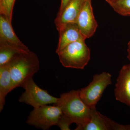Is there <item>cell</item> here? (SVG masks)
<instances>
[{
    "label": "cell",
    "instance_id": "8992f818",
    "mask_svg": "<svg viewBox=\"0 0 130 130\" xmlns=\"http://www.w3.org/2000/svg\"><path fill=\"white\" fill-rule=\"evenodd\" d=\"M25 91L19 98V101L30 105L34 108L49 104H55L58 98L50 94L47 90L38 86L32 77L28 79L23 85Z\"/></svg>",
    "mask_w": 130,
    "mask_h": 130
},
{
    "label": "cell",
    "instance_id": "8fae6325",
    "mask_svg": "<svg viewBox=\"0 0 130 130\" xmlns=\"http://www.w3.org/2000/svg\"><path fill=\"white\" fill-rule=\"evenodd\" d=\"M57 30L59 32V39L56 53L70 43L79 40H86L81 34L77 23L65 24Z\"/></svg>",
    "mask_w": 130,
    "mask_h": 130
},
{
    "label": "cell",
    "instance_id": "3957f363",
    "mask_svg": "<svg viewBox=\"0 0 130 130\" xmlns=\"http://www.w3.org/2000/svg\"><path fill=\"white\" fill-rule=\"evenodd\" d=\"M85 40L70 43L57 53L64 67L83 70L87 66L90 59V51Z\"/></svg>",
    "mask_w": 130,
    "mask_h": 130
},
{
    "label": "cell",
    "instance_id": "e0dca14e",
    "mask_svg": "<svg viewBox=\"0 0 130 130\" xmlns=\"http://www.w3.org/2000/svg\"><path fill=\"white\" fill-rule=\"evenodd\" d=\"M73 123L71 119L63 113L59 119L56 126H59L61 130H71L70 126Z\"/></svg>",
    "mask_w": 130,
    "mask_h": 130
},
{
    "label": "cell",
    "instance_id": "2e32d148",
    "mask_svg": "<svg viewBox=\"0 0 130 130\" xmlns=\"http://www.w3.org/2000/svg\"><path fill=\"white\" fill-rule=\"evenodd\" d=\"M15 0H0V14L12 21L13 9Z\"/></svg>",
    "mask_w": 130,
    "mask_h": 130
},
{
    "label": "cell",
    "instance_id": "6da1fadb",
    "mask_svg": "<svg viewBox=\"0 0 130 130\" xmlns=\"http://www.w3.org/2000/svg\"><path fill=\"white\" fill-rule=\"evenodd\" d=\"M60 107L63 113L71 119L77 125H82L90 119L93 108L86 105L80 95V90L63 93L54 105Z\"/></svg>",
    "mask_w": 130,
    "mask_h": 130
},
{
    "label": "cell",
    "instance_id": "9c48e42d",
    "mask_svg": "<svg viewBox=\"0 0 130 130\" xmlns=\"http://www.w3.org/2000/svg\"><path fill=\"white\" fill-rule=\"evenodd\" d=\"M114 95L117 101L130 106V64L123 66L120 70Z\"/></svg>",
    "mask_w": 130,
    "mask_h": 130
},
{
    "label": "cell",
    "instance_id": "d6986e66",
    "mask_svg": "<svg viewBox=\"0 0 130 130\" xmlns=\"http://www.w3.org/2000/svg\"><path fill=\"white\" fill-rule=\"evenodd\" d=\"M70 1L71 0H61L59 12L61 11L66 7V6L67 5L68 3L70 2Z\"/></svg>",
    "mask_w": 130,
    "mask_h": 130
},
{
    "label": "cell",
    "instance_id": "4fadbf2b",
    "mask_svg": "<svg viewBox=\"0 0 130 130\" xmlns=\"http://www.w3.org/2000/svg\"><path fill=\"white\" fill-rule=\"evenodd\" d=\"M75 130H109V126L105 116L98 111L93 107L89 121L85 124L77 126Z\"/></svg>",
    "mask_w": 130,
    "mask_h": 130
},
{
    "label": "cell",
    "instance_id": "5b68a950",
    "mask_svg": "<svg viewBox=\"0 0 130 130\" xmlns=\"http://www.w3.org/2000/svg\"><path fill=\"white\" fill-rule=\"evenodd\" d=\"M112 83V76L109 73L95 74L89 85L80 90L81 98L89 106L95 107L104 91Z\"/></svg>",
    "mask_w": 130,
    "mask_h": 130
},
{
    "label": "cell",
    "instance_id": "277c9868",
    "mask_svg": "<svg viewBox=\"0 0 130 130\" xmlns=\"http://www.w3.org/2000/svg\"><path fill=\"white\" fill-rule=\"evenodd\" d=\"M63 113L58 106L43 105L34 108L28 116L26 123L38 129L47 130L51 126L57 125Z\"/></svg>",
    "mask_w": 130,
    "mask_h": 130
},
{
    "label": "cell",
    "instance_id": "7c38bea8",
    "mask_svg": "<svg viewBox=\"0 0 130 130\" xmlns=\"http://www.w3.org/2000/svg\"><path fill=\"white\" fill-rule=\"evenodd\" d=\"M12 82L9 63L0 66V111L3 109L7 95L12 90Z\"/></svg>",
    "mask_w": 130,
    "mask_h": 130
},
{
    "label": "cell",
    "instance_id": "52a82bcc",
    "mask_svg": "<svg viewBox=\"0 0 130 130\" xmlns=\"http://www.w3.org/2000/svg\"><path fill=\"white\" fill-rule=\"evenodd\" d=\"M77 24L85 39L93 36L98 25L93 13L91 0H86L78 17Z\"/></svg>",
    "mask_w": 130,
    "mask_h": 130
},
{
    "label": "cell",
    "instance_id": "7a4b0ae2",
    "mask_svg": "<svg viewBox=\"0 0 130 130\" xmlns=\"http://www.w3.org/2000/svg\"><path fill=\"white\" fill-rule=\"evenodd\" d=\"M13 88L21 87L25 82L39 71L40 61L32 51L16 55L9 62Z\"/></svg>",
    "mask_w": 130,
    "mask_h": 130
},
{
    "label": "cell",
    "instance_id": "5bb4252c",
    "mask_svg": "<svg viewBox=\"0 0 130 130\" xmlns=\"http://www.w3.org/2000/svg\"><path fill=\"white\" fill-rule=\"evenodd\" d=\"M20 53H22L5 43L0 42V66L9 63L14 56Z\"/></svg>",
    "mask_w": 130,
    "mask_h": 130
},
{
    "label": "cell",
    "instance_id": "ba28073f",
    "mask_svg": "<svg viewBox=\"0 0 130 130\" xmlns=\"http://www.w3.org/2000/svg\"><path fill=\"white\" fill-rule=\"evenodd\" d=\"M0 42L5 43L23 53H28L31 51L15 34L12 27L11 21L2 14L0 15Z\"/></svg>",
    "mask_w": 130,
    "mask_h": 130
},
{
    "label": "cell",
    "instance_id": "ffe728a7",
    "mask_svg": "<svg viewBox=\"0 0 130 130\" xmlns=\"http://www.w3.org/2000/svg\"><path fill=\"white\" fill-rule=\"evenodd\" d=\"M127 51H128V59L129 60L130 62V41L128 42V49H127Z\"/></svg>",
    "mask_w": 130,
    "mask_h": 130
},
{
    "label": "cell",
    "instance_id": "ac0fdd59",
    "mask_svg": "<svg viewBox=\"0 0 130 130\" xmlns=\"http://www.w3.org/2000/svg\"><path fill=\"white\" fill-rule=\"evenodd\" d=\"M110 130H130V125H122L115 122L113 120L105 116Z\"/></svg>",
    "mask_w": 130,
    "mask_h": 130
},
{
    "label": "cell",
    "instance_id": "9a60e30c",
    "mask_svg": "<svg viewBox=\"0 0 130 130\" xmlns=\"http://www.w3.org/2000/svg\"><path fill=\"white\" fill-rule=\"evenodd\" d=\"M107 2L119 14L130 16V0H109Z\"/></svg>",
    "mask_w": 130,
    "mask_h": 130
},
{
    "label": "cell",
    "instance_id": "44dd1931",
    "mask_svg": "<svg viewBox=\"0 0 130 130\" xmlns=\"http://www.w3.org/2000/svg\"><path fill=\"white\" fill-rule=\"evenodd\" d=\"M105 1H106L107 2L108 1H109V0H105Z\"/></svg>",
    "mask_w": 130,
    "mask_h": 130
},
{
    "label": "cell",
    "instance_id": "30bf717a",
    "mask_svg": "<svg viewBox=\"0 0 130 130\" xmlns=\"http://www.w3.org/2000/svg\"><path fill=\"white\" fill-rule=\"evenodd\" d=\"M86 1L71 0L61 11L58 12L55 20L57 30L65 24L77 23L79 13Z\"/></svg>",
    "mask_w": 130,
    "mask_h": 130
}]
</instances>
